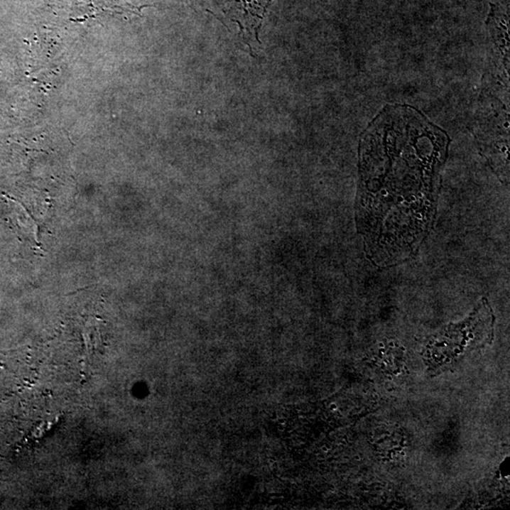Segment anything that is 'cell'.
Returning a JSON list of instances; mask_svg holds the SVG:
<instances>
[{
  "label": "cell",
  "instance_id": "obj_1",
  "mask_svg": "<svg viewBox=\"0 0 510 510\" xmlns=\"http://www.w3.org/2000/svg\"><path fill=\"white\" fill-rule=\"evenodd\" d=\"M450 139L412 106L389 104L361 136L357 230L382 268L417 254L437 214Z\"/></svg>",
  "mask_w": 510,
  "mask_h": 510
},
{
  "label": "cell",
  "instance_id": "obj_2",
  "mask_svg": "<svg viewBox=\"0 0 510 510\" xmlns=\"http://www.w3.org/2000/svg\"><path fill=\"white\" fill-rule=\"evenodd\" d=\"M494 320L491 305L483 299L466 320L450 325L433 336L423 354L430 371L451 368L470 352L492 344Z\"/></svg>",
  "mask_w": 510,
  "mask_h": 510
},
{
  "label": "cell",
  "instance_id": "obj_3",
  "mask_svg": "<svg viewBox=\"0 0 510 510\" xmlns=\"http://www.w3.org/2000/svg\"><path fill=\"white\" fill-rule=\"evenodd\" d=\"M475 137L501 179H509V102L481 91L474 113Z\"/></svg>",
  "mask_w": 510,
  "mask_h": 510
},
{
  "label": "cell",
  "instance_id": "obj_4",
  "mask_svg": "<svg viewBox=\"0 0 510 510\" xmlns=\"http://www.w3.org/2000/svg\"><path fill=\"white\" fill-rule=\"evenodd\" d=\"M487 26L489 33L488 58L482 85L509 88V16L492 7Z\"/></svg>",
  "mask_w": 510,
  "mask_h": 510
},
{
  "label": "cell",
  "instance_id": "obj_5",
  "mask_svg": "<svg viewBox=\"0 0 510 510\" xmlns=\"http://www.w3.org/2000/svg\"><path fill=\"white\" fill-rule=\"evenodd\" d=\"M269 463H274L273 458H269Z\"/></svg>",
  "mask_w": 510,
  "mask_h": 510
}]
</instances>
